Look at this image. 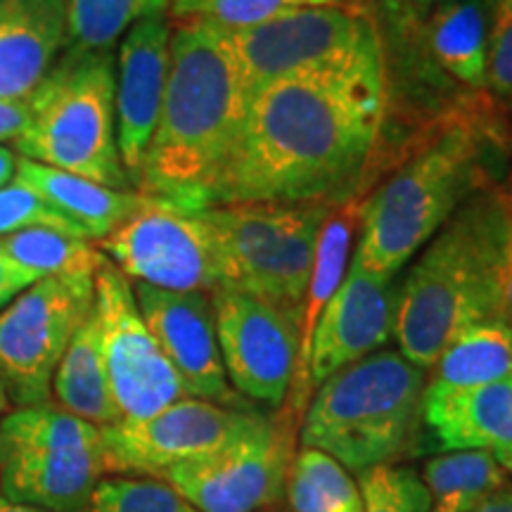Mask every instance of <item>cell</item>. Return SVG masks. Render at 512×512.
Instances as JSON below:
<instances>
[{"instance_id": "obj_47", "label": "cell", "mask_w": 512, "mask_h": 512, "mask_svg": "<svg viewBox=\"0 0 512 512\" xmlns=\"http://www.w3.org/2000/svg\"><path fill=\"white\" fill-rule=\"evenodd\" d=\"M510 204H512V192H510Z\"/></svg>"}, {"instance_id": "obj_37", "label": "cell", "mask_w": 512, "mask_h": 512, "mask_svg": "<svg viewBox=\"0 0 512 512\" xmlns=\"http://www.w3.org/2000/svg\"><path fill=\"white\" fill-rule=\"evenodd\" d=\"M439 3H446V0H380L384 8L408 12V15H422V12H427Z\"/></svg>"}, {"instance_id": "obj_46", "label": "cell", "mask_w": 512, "mask_h": 512, "mask_svg": "<svg viewBox=\"0 0 512 512\" xmlns=\"http://www.w3.org/2000/svg\"><path fill=\"white\" fill-rule=\"evenodd\" d=\"M508 323H510V328H512V318H510V320H508Z\"/></svg>"}, {"instance_id": "obj_49", "label": "cell", "mask_w": 512, "mask_h": 512, "mask_svg": "<svg viewBox=\"0 0 512 512\" xmlns=\"http://www.w3.org/2000/svg\"><path fill=\"white\" fill-rule=\"evenodd\" d=\"M349 3H351V0H349Z\"/></svg>"}, {"instance_id": "obj_42", "label": "cell", "mask_w": 512, "mask_h": 512, "mask_svg": "<svg viewBox=\"0 0 512 512\" xmlns=\"http://www.w3.org/2000/svg\"><path fill=\"white\" fill-rule=\"evenodd\" d=\"M188 3H195V0H169V10L181 8V5H188Z\"/></svg>"}, {"instance_id": "obj_9", "label": "cell", "mask_w": 512, "mask_h": 512, "mask_svg": "<svg viewBox=\"0 0 512 512\" xmlns=\"http://www.w3.org/2000/svg\"><path fill=\"white\" fill-rule=\"evenodd\" d=\"M226 36L247 102L261 88L294 76L384 67L380 29L363 3L304 8Z\"/></svg>"}, {"instance_id": "obj_2", "label": "cell", "mask_w": 512, "mask_h": 512, "mask_svg": "<svg viewBox=\"0 0 512 512\" xmlns=\"http://www.w3.org/2000/svg\"><path fill=\"white\" fill-rule=\"evenodd\" d=\"M496 107L489 91L463 93L401 140L392 174L363 197L354 252L363 268L396 278L467 197L494 188L498 155L510 147Z\"/></svg>"}, {"instance_id": "obj_27", "label": "cell", "mask_w": 512, "mask_h": 512, "mask_svg": "<svg viewBox=\"0 0 512 512\" xmlns=\"http://www.w3.org/2000/svg\"><path fill=\"white\" fill-rule=\"evenodd\" d=\"M285 498L290 512H366L354 475L316 448L294 456Z\"/></svg>"}, {"instance_id": "obj_3", "label": "cell", "mask_w": 512, "mask_h": 512, "mask_svg": "<svg viewBox=\"0 0 512 512\" xmlns=\"http://www.w3.org/2000/svg\"><path fill=\"white\" fill-rule=\"evenodd\" d=\"M247 112L226 31L200 17L171 19V62L162 114L136 190L202 211Z\"/></svg>"}, {"instance_id": "obj_11", "label": "cell", "mask_w": 512, "mask_h": 512, "mask_svg": "<svg viewBox=\"0 0 512 512\" xmlns=\"http://www.w3.org/2000/svg\"><path fill=\"white\" fill-rule=\"evenodd\" d=\"M299 420L290 411L261 418L219 451L185 460L162 479L197 512H261L285 498Z\"/></svg>"}, {"instance_id": "obj_16", "label": "cell", "mask_w": 512, "mask_h": 512, "mask_svg": "<svg viewBox=\"0 0 512 512\" xmlns=\"http://www.w3.org/2000/svg\"><path fill=\"white\" fill-rule=\"evenodd\" d=\"M133 294L145 325L157 339L166 361L181 377L185 394L252 411L249 401L230 387L223 368L211 294L169 292L145 283H133Z\"/></svg>"}, {"instance_id": "obj_24", "label": "cell", "mask_w": 512, "mask_h": 512, "mask_svg": "<svg viewBox=\"0 0 512 512\" xmlns=\"http://www.w3.org/2000/svg\"><path fill=\"white\" fill-rule=\"evenodd\" d=\"M501 380H512V328L508 320L491 318L465 328L441 351L425 392H460Z\"/></svg>"}, {"instance_id": "obj_12", "label": "cell", "mask_w": 512, "mask_h": 512, "mask_svg": "<svg viewBox=\"0 0 512 512\" xmlns=\"http://www.w3.org/2000/svg\"><path fill=\"white\" fill-rule=\"evenodd\" d=\"M95 304L91 278H43L0 311V382L15 408L50 403L57 363Z\"/></svg>"}, {"instance_id": "obj_14", "label": "cell", "mask_w": 512, "mask_h": 512, "mask_svg": "<svg viewBox=\"0 0 512 512\" xmlns=\"http://www.w3.org/2000/svg\"><path fill=\"white\" fill-rule=\"evenodd\" d=\"M264 415L202 399H181L143 420L100 427L105 472L159 477L185 460L207 456L247 434Z\"/></svg>"}, {"instance_id": "obj_6", "label": "cell", "mask_w": 512, "mask_h": 512, "mask_svg": "<svg viewBox=\"0 0 512 512\" xmlns=\"http://www.w3.org/2000/svg\"><path fill=\"white\" fill-rule=\"evenodd\" d=\"M117 55L67 50L29 95V126L19 157L128 190L117 143Z\"/></svg>"}, {"instance_id": "obj_17", "label": "cell", "mask_w": 512, "mask_h": 512, "mask_svg": "<svg viewBox=\"0 0 512 512\" xmlns=\"http://www.w3.org/2000/svg\"><path fill=\"white\" fill-rule=\"evenodd\" d=\"M394 278H380L363 268L356 254L342 285L320 313L311 339V389L351 363L384 349L394 335Z\"/></svg>"}, {"instance_id": "obj_41", "label": "cell", "mask_w": 512, "mask_h": 512, "mask_svg": "<svg viewBox=\"0 0 512 512\" xmlns=\"http://www.w3.org/2000/svg\"><path fill=\"white\" fill-rule=\"evenodd\" d=\"M10 408H12V403H10V399H8V392H5L3 382H0V420H3L5 415L10 413Z\"/></svg>"}, {"instance_id": "obj_7", "label": "cell", "mask_w": 512, "mask_h": 512, "mask_svg": "<svg viewBox=\"0 0 512 512\" xmlns=\"http://www.w3.org/2000/svg\"><path fill=\"white\" fill-rule=\"evenodd\" d=\"M332 202H240L202 209L219 240L223 290L271 302L302 320L318 230Z\"/></svg>"}, {"instance_id": "obj_34", "label": "cell", "mask_w": 512, "mask_h": 512, "mask_svg": "<svg viewBox=\"0 0 512 512\" xmlns=\"http://www.w3.org/2000/svg\"><path fill=\"white\" fill-rule=\"evenodd\" d=\"M34 283H38L34 275L19 268L17 264H12L8 256L0 252V311L15 302L19 294Z\"/></svg>"}, {"instance_id": "obj_40", "label": "cell", "mask_w": 512, "mask_h": 512, "mask_svg": "<svg viewBox=\"0 0 512 512\" xmlns=\"http://www.w3.org/2000/svg\"><path fill=\"white\" fill-rule=\"evenodd\" d=\"M0 512H46V510L31 508V505H22V503H12L8 498L0 496Z\"/></svg>"}, {"instance_id": "obj_36", "label": "cell", "mask_w": 512, "mask_h": 512, "mask_svg": "<svg viewBox=\"0 0 512 512\" xmlns=\"http://www.w3.org/2000/svg\"><path fill=\"white\" fill-rule=\"evenodd\" d=\"M496 292H498V309H501V318H512V235L508 247H505L501 268H498L496 278Z\"/></svg>"}, {"instance_id": "obj_25", "label": "cell", "mask_w": 512, "mask_h": 512, "mask_svg": "<svg viewBox=\"0 0 512 512\" xmlns=\"http://www.w3.org/2000/svg\"><path fill=\"white\" fill-rule=\"evenodd\" d=\"M430 512H472L510 484L508 470L489 451H446L422 467Z\"/></svg>"}, {"instance_id": "obj_22", "label": "cell", "mask_w": 512, "mask_h": 512, "mask_svg": "<svg viewBox=\"0 0 512 512\" xmlns=\"http://www.w3.org/2000/svg\"><path fill=\"white\" fill-rule=\"evenodd\" d=\"M15 181L41 195L64 219L83 230L88 240L100 242L138 207L143 195L138 190H114L88 178L50 169L19 157Z\"/></svg>"}, {"instance_id": "obj_20", "label": "cell", "mask_w": 512, "mask_h": 512, "mask_svg": "<svg viewBox=\"0 0 512 512\" xmlns=\"http://www.w3.org/2000/svg\"><path fill=\"white\" fill-rule=\"evenodd\" d=\"M422 418L446 451H489L512 472V380L427 394Z\"/></svg>"}, {"instance_id": "obj_8", "label": "cell", "mask_w": 512, "mask_h": 512, "mask_svg": "<svg viewBox=\"0 0 512 512\" xmlns=\"http://www.w3.org/2000/svg\"><path fill=\"white\" fill-rule=\"evenodd\" d=\"M105 475L98 425L53 401L0 420V496L46 512H83Z\"/></svg>"}, {"instance_id": "obj_5", "label": "cell", "mask_w": 512, "mask_h": 512, "mask_svg": "<svg viewBox=\"0 0 512 512\" xmlns=\"http://www.w3.org/2000/svg\"><path fill=\"white\" fill-rule=\"evenodd\" d=\"M425 370L399 351L380 349L318 384L299 441L335 458L351 475L399 465L420 441Z\"/></svg>"}, {"instance_id": "obj_31", "label": "cell", "mask_w": 512, "mask_h": 512, "mask_svg": "<svg viewBox=\"0 0 512 512\" xmlns=\"http://www.w3.org/2000/svg\"><path fill=\"white\" fill-rule=\"evenodd\" d=\"M366 512H430V491L408 465H382L356 477Z\"/></svg>"}, {"instance_id": "obj_26", "label": "cell", "mask_w": 512, "mask_h": 512, "mask_svg": "<svg viewBox=\"0 0 512 512\" xmlns=\"http://www.w3.org/2000/svg\"><path fill=\"white\" fill-rule=\"evenodd\" d=\"M0 252L12 264L43 278H91L102 268L107 256L91 240L76 238L53 228H27L0 238Z\"/></svg>"}, {"instance_id": "obj_23", "label": "cell", "mask_w": 512, "mask_h": 512, "mask_svg": "<svg viewBox=\"0 0 512 512\" xmlns=\"http://www.w3.org/2000/svg\"><path fill=\"white\" fill-rule=\"evenodd\" d=\"M50 401L69 415H76V418L98 427L114 425L121 420L110 380H107L95 309L83 318L57 363Z\"/></svg>"}, {"instance_id": "obj_29", "label": "cell", "mask_w": 512, "mask_h": 512, "mask_svg": "<svg viewBox=\"0 0 512 512\" xmlns=\"http://www.w3.org/2000/svg\"><path fill=\"white\" fill-rule=\"evenodd\" d=\"M349 0H195V3L181 5L169 10L171 19L200 17L204 22L214 24L216 29L245 31L261 27L292 12L304 8H325V5H347Z\"/></svg>"}, {"instance_id": "obj_45", "label": "cell", "mask_w": 512, "mask_h": 512, "mask_svg": "<svg viewBox=\"0 0 512 512\" xmlns=\"http://www.w3.org/2000/svg\"><path fill=\"white\" fill-rule=\"evenodd\" d=\"M261 512H285V510H280V508H268V510H261Z\"/></svg>"}, {"instance_id": "obj_43", "label": "cell", "mask_w": 512, "mask_h": 512, "mask_svg": "<svg viewBox=\"0 0 512 512\" xmlns=\"http://www.w3.org/2000/svg\"><path fill=\"white\" fill-rule=\"evenodd\" d=\"M512 105V102H510ZM510 150H512V110H510Z\"/></svg>"}, {"instance_id": "obj_1", "label": "cell", "mask_w": 512, "mask_h": 512, "mask_svg": "<svg viewBox=\"0 0 512 512\" xmlns=\"http://www.w3.org/2000/svg\"><path fill=\"white\" fill-rule=\"evenodd\" d=\"M384 102V67L261 88L247 102L209 207L358 197L380 145Z\"/></svg>"}, {"instance_id": "obj_21", "label": "cell", "mask_w": 512, "mask_h": 512, "mask_svg": "<svg viewBox=\"0 0 512 512\" xmlns=\"http://www.w3.org/2000/svg\"><path fill=\"white\" fill-rule=\"evenodd\" d=\"M361 207L363 197L351 195L347 200L337 202L325 216L323 226L318 230L316 254H313V268L309 278V290L304 297L302 320H299V358L297 370L290 389V413L294 418H304L306 406H309L311 380H309V354L311 339L316 323L325 306L342 285L344 273L351 261V245L354 235L361 226Z\"/></svg>"}, {"instance_id": "obj_10", "label": "cell", "mask_w": 512, "mask_h": 512, "mask_svg": "<svg viewBox=\"0 0 512 512\" xmlns=\"http://www.w3.org/2000/svg\"><path fill=\"white\" fill-rule=\"evenodd\" d=\"M98 249L131 283L169 292L223 290L219 240L204 211L178 207L162 197L143 195L138 207L98 242Z\"/></svg>"}, {"instance_id": "obj_38", "label": "cell", "mask_w": 512, "mask_h": 512, "mask_svg": "<svg viewBox=\"0 0 512 512\" xmlns=\"http://www.w3.org/2000/svg\"><path fill=\"white\" fill-rule=\"evenodd\" d=\"M472 512H512V484H505L501 491H496L489 501Z\"/></svg>"}, {"instance_id": "obj_4", "label": "cell", "mask_w": 512, "mask_h": 512, "mask_svg": "<svg viewBox=\"0 0 512 512\" xmlns=\"http://www.w3.org/2000/svg\"><path fill=\"white\" fill-rule=\"evenodd\" d=\"M510 235V192L486 188L460 204L396 294L392 337L403 358L430 370L465 328L501 318L496 278Z\"/></svg>"}, {"instance_id": "obj_35", "label": "cell", "mask_w": 512, "mask_h": 512, "mask_svg": "<svg viewBox=\"0 0 512 512\" xmlns=\"http://www.w3.org/2000/svg\"><path fill=\"white\" fill-rule=\"evenodd\" d=\"M29 126V100H0V143H15Z\"/></svg>"}, {"instance_id": "obj_33", "label": "cell", "mask_w": 512, "mask_h": 512, "mask_svg": "<svg viewBox=\"0 0 512 512\" xmlns=\"http://www.w3.org/2000/svg\"><path fill=\"white\" fill-rule=\"evenodd\" d=\"M486 91L496 100L512 102V3L491 5Z\"/></svg>"}, {"instance_id": "obj_48", "label": "cell", "mask_w": 512, "mask_h": 512, "mask_svg": "<svg viewBox=\"0 0 512 512\" xmlns=\"http://www.w3.org/2000/svg\"><path fill=\"white\" fill-rule=\"evenodd\" d=\"M351 3H358V0H351Z\"/></svg>"}, {"instance_id": "obj_19", "label": "cell", "mask_w": 512, "mask_h": 512, "mask_svg": "<svg viewBox=\"0 0 512 512\" xmlns=\"http://www.w3.org/2000/svg\"><path fill=\"white\" fill-rule=\"evenodd\" d=\"M64 48V0H0V100H27Z\"/></svg>"}, {"instance_id": "obj_44", "label": "cell", "mask_w": 512, "mask_h": 512, "mask_svg": "<svg viewBox=\"0 0 512 512\" xmlns=\"http://www.w3.org/2000/svg\"><path fill=\"white\" fill-rule=\"evenodd\" d=\"M489 3L491 5H494V3H512V0H489Z\"/></svg>"}, {"instance_id": "obj_13", "label": "cell", "mask_w": 512, "mask_h": 512, "mask_svg": "<svg viewBox=\"0 0 512 512\" xmlns=\"http://www.w3.org/2000/svg\"><path fill=\"white\" fill-rule=\"evenodd\" d=\"M93 309L121 420L150 418L171 403L188 399L181 377L140 316L133 283L110 259L95 275Z\"/></svg>"}, {"instance_id": "obj_32", "label": "cell", "mask_w": 512, "mask_h": 512, "mask_svg": "<svg viewBox=\"0 0 512 512\" xmlns=\"http://www.w3.org/2000/svg\"><path fill=\"white\" fill-rule=\"evenodd\" d=\"M27 228H53L88 240L79 226L64 219L41 195L12 178L5 188H0V238Z\"/></svg>"}, {"instance_id": "obj_30", "label": "cell", "mask_w": 512, "mask_h": 512, "mask_svg": "<svg viewBox=\"0 0 512 512\" xmlns=\"http://www.w3.org/2000/svg\"><path fill=\"white\" fill-rule=\"evenodd\" d=\"M83 512H197L155 477H102Z\"/></svg>"}, {"instance_id": "obj_15", "label": "cell", "mask_w": 512, "mask_h": 512, "mask_svg": "<svg viewBox=\"0 0 512 512\" xmlns=\"http://www.w3.org/2000/svg\"><path fill=\"white\" fill-rule=\"evenodd\" d=\"M216 335L230 387L245 401L280 408L299 358V318L238 290L211 294Z\"/></svg>"}, {"instance_id": "obj_28", "label": "cell", "mask_w": 512, "mask_h": 512, "mask_svg": "<svg viewBox=\"0 0 512 512\" xmlns=\"http://www.w3.org/2000/svg\"><path fill=\"white\" fill-rule=\"evenodd\" d=\"M67 50L114 53L119 41L140 19L169 12V0H64Z\"/></svg>"}, {"instance_id": "obj_39", "label": "cell", "mask_w": 512, "mask_h": 512, "mask_svg": "<svg viewBox=\"0 0 512 512\" xmlns=\"http://www.w3.org/2000/svg\"><path fill=\"white\" fill-rule=\"evenodd\" d=\"M17 159H19V155L15 150L0 145V188H5V185H8L12 178H15Z\"/></svg>"}, {"instance_id": "obj_18", "label": "cell", "mask_w": 512, "mask_h": 512, "mask_svg": "<svg viewBox=\"0 0 512 512\" xmlns=\"http://www.w3.org/2000/svg\"><path fill=\"white\" fill-rule=\"evenodd\" d=\"M171 62V17L157 12L133 24L117 48V143L124 171L138 185L162 114Z\"/></svg>"}]
</instances>
